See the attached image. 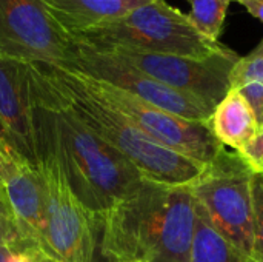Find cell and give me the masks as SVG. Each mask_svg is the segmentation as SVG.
<instances>
[{"label":"cell","instance_id":"obj_1","mask_svg":"<svg viewBox=\"0 0 263 262\" xmlns=\"http://www.w3.org/2000/svg\"><path fill=\"white\" fill-rule=\"evenodd\" d=\"M106 262H190L196 199L190 187L143 179L100 218Z\"/></svg>","mask_w":263,"mask_h":262},{"label":"cell","instance_id":"obj_17","mask_svg":"<svg viewBox=\"0 0 263 262\" xmlns=\"http://www.w3.org/2000/svg\"><path fill=\"white\" fill-rule=\"evenodd\" d=\"M253 247L251 258L263 262V174L253 176Z\"/></svg>","mask_w":263,"mask_h":262},{"label":"cell","instance_id":"obj_25","mask_svg":"<svg viewBox=\"0 0 263 262\" xmlns=\"http://www.w3.org/2000/svg\"><path fill=\"white\" fill-rule=\"evenodd\" d=\"M0 139L6 141V142L9 144V141H8V134H6V130H5V127H3V124H2V120H0Z\"/></svg>","mask_w":263,"mask_h":262},{"label":"cell","instance_id":"obj_27","mask_svg":"<svg viewBox=\"0 0 263 262\" xmlns=\"http://www.w3.org/2000/svg\"><path fill=\"white\" fill-rule=\"evenodd\" d=\"M234 2H239V3H245V2H250V0H234Z\"/></svg>","mask_w":263,"mask_h":262},{"label":"cell","instance_id":"obj_24","mask_svg":"<svg viewBox=\"0 0 263 262\" xmlns=\"http://www.w3.org/2000/svg\"><path fill=\"white\" fill-rule=\"evenodd\" d=\"M242 5L247 8V11L251 15H254L256 19H259L263 23V0H250V2H245Z\"/></svg>","mask_w":263,"mask_h":262},{"label":"cell","instance_id":"obj_19","mask_svg":"<svg viewBox=\"0 0 263 262\" xmlns=\"http://www.w3.org/2000/svg\"><path fill=\"white\" fill-rule=\"evenodd\" d=\"M23 161L25 159L17 154L6 141L0 139V188H3L5 182L17 171Z\"/></svg>","mask_w":263,"mask_h":262},{"label":"cell","instance_id":"obj_26","mask_svg":"<svg viewBox=\"0 0 263 262\" xmlns=\"http://www.w3.org/2000/svg\"><path fill=\"white\" fill-rule=\"evenodd\" d=\"M257 122H259V128H263V108L260 110V113L257 114Z\"/></svg>","mask_w":263,"mask_h":262},{"label":"cell","instance_id":"obj_8","mask_svg":"<svg viewBox=\"0 0 263 262\" xmlns=\"http://www.w3.org/2000/svg\"><path fill=\"white\" fill-rule=\"evenodd\" d=\"M77 40L40 0H0V53L23 62L68 65Z\"/></svg>","mask_w":263,"mask_h":262},{"label":"cell","instance_id":"obj_14","mask_svg":"<svg viewBox=\"0 0 263 262\" xmlns=\"http://www.w3.org/2000/svg\"><path fill=\"white\" fill-rule=\"evenodd\" d=\"M206 127L223 147L233 148V151L245 148L260 130L254 110L234 88L216 105Z\"/></svg>","mask_w":263,"mask_h":262},{"label":"cell","instance_id":"obj_20","mask_svg":"<svg viewBox=\"0 0 263 262\" xmlns=\"http://www.w3.org/2000/svg\"><path fill=\"white\" fill-rule=\"evenodd\" d=\"M242 156L247 165L251 168L253 173L263 174V128L259 130L256 137L240 151H236Z\"/></svg>","mask_w":263,"mask_h":262},{"label":"cell","instance_id":"obj_4","mask_svg":"<svg viewBox=\"0 0 263 262\" xmlns=\"http://www.w3.org/2000/svg\"><path fill=\"white\" fill-rule=\"evenodd\" d=\"M96 49H133L205 59L230 48L205 37L190 15L166 0H153L123 17L71 34Z\"/></svg>","mask_w":263,"mask_h":262},{"label":"cell","instance_id":"obj_12","mask_svg":"<svg viewBox=\"0 0 263 262\" xmlns=\"http://www.w3.org/2000/svg\"><path fill=\"white\" fill-rule=\"evenodd\" d=\"M3 191L25 246L35 247L52 256L48 244L45 201L37 168L23 161L5 182Z\"/></svg>","mask_w":263,"mask_h":262},{"label":"cell","instance_id":"obj_22","mask_svg":"<svg viewBox=\"0 0 263 262\" xmlns=\"http://www.w3.org/2000/svg\"><path fill=\"white\" fill-rule=\"evenodd\" d=\"M0 262H31L26 247L0 246Z\"/></svg>","mask_w":263,"mask_h":262},{"label":"cell","instance_id":"obj_7","mask_svg":"<svg viewBox=\"0 0 263 262\" xmlns=\"http://www.w3.org/2000/svg\"><path fill=\"white\" fill-rule=\"evenodd\" d=\"M76 74L91 94L125 114L139 130L163 147H168L206 167L225 151V147L213 136L206 124L179 117L109 83L79 73Z\"/></svg>","mask_w":263,"mask_h":262},{"label":"cell","instance_id":"obj_16","mask_svg":"<svg viewBox=\"0 0 263 262\" xmlns=\"http://www.w3.org/2000/svg\"><path fill=\"white\" fill-rule=\"evenodd\" d=\"M194 26L210 40L219 42L231 0H186Z\"/></svg>","mask_w":263,"mask_h":262},{"label":"cell","instance_id":"obj_6","mask_svg":"<svg viewBox=\"0 0 263 262\" xmlns=\"http://www.w3.org/2000/svg\"><path fill=\"white\" fill-rule=\"evenodd\" d=\"M40 176L48 244L60 262H92L100 232V219L91 213L71 190L57 158L42 148L37 164Z\"/></svg>","mask_w":263,"mask_h":262},{"label":"cell","instance_id":"obj_2","mask_svg":"<svg viewBox=\"0 0 263 262\" xmlns=\"http://www.w3.org/2000/svg\"><path fill=\"white\" fill-rule=\"evenodd\" d=\"M28 73L54 103L123 154L143 179L173 187H191L205 174L206 165L153 141L125 114L91 94L76 73L43 62L28 63Z\"/></svg>","mask_w":263,"mask_h":262},{"label":"cell","instance_id":"obj_23","mask_svg":"<svg viewBox=\"0 0 263 262\" xmlns=\"http://www.w3.org/2000/svg\"><path fill=\"white\" fill-rule=\"evenodd\" d=\"M26 252L29 255L31 262H60L59 259L49 256L48 253H45V252H42V250H39L35 247H26Z\"/></svg>","mask_w":263,"mask_h":262},{"label":"cell","instance_id":"obj_18","mask_svg":"<svg viewBox=\"0 0 263 262\" xmlns=\"http://www.w3.org/2000/svg\"><path fill=\"white\" fill-rule=\"evenodd\" d=\"M0 246L26 247L18 233L12 210L8 204L3 188H0Z\"/></svg>","mask_w":263,"mask_h":262},{"label":"cell","instance_id":"obj_9","mask_svg":"<svg viewBox=\"0 0 263 262\" xmlns=\"http://www.w3.org/2000/svg\"><path fill=\"white\" fill-rule=\"evenodd\" d=\"M60 68L109 83L149 105L193 122L206 124L216 108L205 100H200L153 79L151 76L139 71L137 68L114 57L109 53L94 49L80 42H77L74 59Z\"/></svg>","mask_w":263,"mask_h":262},{"label":"cell","instance_id":"obj_10","mask_svg":"<svg viewBox=\"0 0 263 262\" xmlns=\"http://www.w3.org/2000/svg\"><path fill=\"white\" fill-rule=\"evenodd\" d=\"M99 51L109 53L153 79L214 107L231 90V71L240 57L233 49L205 59L143 53L123 48Z\"/></svg>","mask_w":263,"mask_h":262},{"label":"cell","instance_id":"obj_21","mask_svg":"<svg viewBox=\"0 0 263 262\" xmlns=\"http://www.w3.org/2000/svg\"><path fill=\"white\" fill-rule=\"evenodd\" d=\"M242 96L247 99V102L254 110L256 116L263 108V82H250L239 88Z\"/></svg>","mask_w":263,"mask_h":262},{"label":"cell","instance_id":"obj_15","mask_svg":"<svg viewBox=\"0 0 263 262\" xmlns=\"http://www.w3.org/2000/svg\"><path fill=\"white\" fill-rule=\"evenodd\" d=\"M190 262H254V259L231 246L210 224L205 212L196 202V232Z\"/></svg>","mask_w":263,"mask_h":262},{"label":"cell","instance_id":"obj_5","mask_svg":"<svg viewBox=\"0 0 263 262\" xmlns=\"http://www.w3.org/2000/svg\"><path fill=\"white\" fill-rule=\"evenodd\" d=\"M253 176L254 173L239 153L225 150L190 187L210 224L250 258L253 247Z\"/></svg>","mask_w":263,"mask_h":262},{"label":"cell","instance_id":"obj_11","mask_svg":"<svg viewBox=\"0 0 263 262\" xmlns=\"http://www.w3.org/2000/svg\"><path fill=\"white\" fill-rule=\"evenodd\" d=\"M0 120L9 145L31 167L40 161L28 62L0 53Z\"/></svg>","mask_w":263,"mask_h":262},{"label":"cell","instance_id":"obj_13","mask_svg":"<svg viewBox=\"0 0 263 262\" xmlns=\"http://www.w3.org/2000/svg\"><path fill=\"white\" fill-rule=\"evenodd\" d=\"M69 34L112 22L153 0H40Z\"/></svg>","mask_w":263,"mask_h":262},{"label":"cell","instance_id":"obj_3","mask_svg":"<svg viewBox=\"0 0 263 262\" xmlns=\"http://www.w3.org/2000/svg\"><path fill=\"white\" fill-rule=\"evenodd\" d=\"M29 86L39 153L45 148L57 158L77 199L100 219L140 185L142 174L123 154L54 103L31 77Z\"/></svg>","mask_w":263,"mask_h":262}]
</instances>
